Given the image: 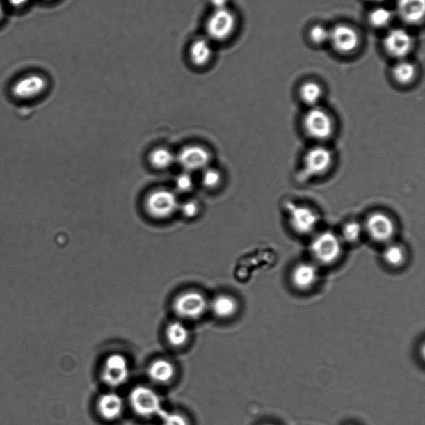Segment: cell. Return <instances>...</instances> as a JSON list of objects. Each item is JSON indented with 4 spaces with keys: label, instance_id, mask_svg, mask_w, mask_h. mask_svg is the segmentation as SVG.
I'll use <instances>...</instances> for the list:
<instances>
[{
    "label": "cell",
    "instance_id": "1",
    "mask_svg": "<svg viewBox=\"0 0 425 425\" xmlns=\"http://www.w3.org/2000/svg\"><path fill=\"white\" fill-rule=\"evenodd\" d=\"M310 250L313 259L321 265H332L342 255V239L332 232H323L313 239Z\"/></svg>",
    "mask_w": 425,
    "mask_h": 425
},
{
    "label": "cell",
    "instance_id": "2",
    "mask_svg": "<svg viewBox=\"0 0 425 425\" xmlns=\"http://www.w3.org/2000/svg\"><path fill=\"white\" fill-rule=\"evenodd\" d=\"M303 126L313 140L323 141L330 138L335 131L332 115L319 106H313L305 114Z\"/></svg>",
    "mask_w": 425,
    "mask_h": 425
},
{
    "label": "cell",
    "instance_id": "3",
    "mask_svg": "<svg viewBox=\"0 0 425 425\" xmlns=\"http://www.w3.org/2000/svg\"><path fill=\"white\" fill-rule=\"evenodd\" d=\"M237 26V19L229 8H214L205 24L208 40L224 42L233 35Z\"/></svg>",
    "mask_w": 425,
    "mask_h": 425
},
{
    "label": "cell",
    "instance_id": "4",
    "mask_svg": "<svg viewBox=\"0 0 425 425\" xmlns=\"http://www.w3.org/2000/svg\"><path fill=\"white\" fill-rule=\"evenodd\" d=\"M333 164V154L328 148L316 145L307 150L303 160L300 180L319 177L328 173Z\"/></svg>",
    "mask_w": 425,
    "mask_h": 425
},
{
    "label": "cell",
    "instance_id": "5",
    "mask_svg": "<svg viewBox=\"0 0 425 425\" xmlns=\"http://www.w3.org/2000/svg\"><path fill=\"white\" fill-rule=\"evenodd\" d=\"M286 209L289 224L296 233L308 235L314 232L319 223V216L308 206L287 202Z\"/></svg>",
    "mask_w": 425,
    "mask_h": 425
},
{
    "label": "cell",
    "instance_id": "6",
    "mask_svg": "<svg viewBox=\"0 0 425 425\" xmlns=\"http://www.w3.org/2000/svg\"><path fill=\"white\" fill-rule=\"evenodd\" d=\"M132 409L143 417H150L161 414L163 410L158 394L147 386H136L130 394Z\"/></svg>",
    "mask_w": 425,
    "mask_h": 425
},
{
    "label": "cell",
    "instance_id": "7",
    "mask_svg": "<svg viewBox=\"0 0 425 425\" xmlns=\"http://www.w3.org/2000/svg\"><path fill=\"white\" fill-rule=\"evenodd\" d=\"M363 227L369 237L380 243L390 241L396 230L392 218L387 214L379 211L371 214Z\"/></svg>",
    "mask_w": 425,
    "mask_h": 425
},
{
    "label": "cell",
    "instance_id": "8",
    "mask_svg": "<svg viewBox=\"0 0 425 425\" xmlns=\"http://www.w3.org/2000/svg\"><path fill=\"white\" fill-rule=\"evenodd\" d=\"M48 85L44 76L38 74L26 75L13 85L12 94L19 101L35 100L45 93Z\"/></svg>",
    "mask_w": 425,
    "mask_h": 425
},
{
    "label": "cell",
    "instance_id": "9",
    "mask_svg": "<svg viewBox=\"0 0 425 425\" xmlns=\"http://www.w3.org/2000/svg\"><path fill=\"white\" fill-rule=\"evenodd\" d=\"M145 208L150 216L162 220L173 216L178 208V201L174 193L167 190H157L147 196Z\"/></svg>",
    "mask_w": 425,
    "mask_h": 425
},
{
    "label": "cell",
    "instance_id": "10",
    "mask_svg": "<svg viewBox=\"0 0 425 425\" xmlns=\"http://www.w3.org/2000/svg\"><path fill=\"white\" fill-rule=\"evenodd\" d=\"M207 300L198 291H186L178 296L173 304L176 314L183 319H196L204 314Z\"/></svg>",
    "mask_w": 425,
    "mask_h": 425
},
{
    "label": "cell",
    "instance_id": "11",
    "mask_svg": "<svg viewBox=\"0 0 425 425\" xmlns=\"http://www.w3.org/2000/svg\"><path fill=\"white\" fill-rule=\"evenodd\" d=\"M128 376L129 367L125 356L121 354L107 356L102 371L105 384L111 387H118L127 382Z\"/></svg>",
    "mask_w": 425,
    "mask_h": 425
},
{
    "label": "cell",
    "instance_id": "12",
    "mask_svg": "<svg viewBox=\"0 0 425 425\" xmlns=\"http://www.w3.org/2000/svg\"><path fill=\"white\" fill-rule=\"evenodd\" d=\"M384 46L386 51L392 57L405 58L413 47V38L406 30L394 29L386 34Z\"/></svg>",
    "mask_w": 425,
    "mask_h": 425
},
{
    "label": "cell",
    "instance_id": "13",
    "mask_svg": "<svg viewBox=\"0 0 425 425\" xmlns=\"http://www.w3.org/2000/svg\"><path fill=\"white\" fill-rule=\"evenodd\" d=\"M319 278V270L316 264L305 262L296 265L291 273L290 282L295 289L300 291L311 290Z\"/></svg>",
    "mask_w": 425,
    "mask_h": 425
},
{
    "label": "cell",
    "instance_id": "14",
    "mask_svg": "<svg viewBox=\"0 0 425 425\" xmlns=\"http://www.w3.org/2000/svg\"><path fill=\"white\" fill-rule=\"evenodd\" d=\"M330 40L335 49L343 54L353 51L359 45V37L354 29L346 25H338L330 32Z\"/></svg>",
    "mask_w": 425,
    "mask_h": 425
},
{
    "label": "cell",
    "instance_id": "15",
    "mask_svg": "<svg viewBox=\"0 0 425 425\" xmlns=\"http://www.w3.org/2000/svg\"><path fill=\"white\" fill-rule=\"evenodd\" d=\"M179 161L187 170H200L209 164V154L200 145H189L180 152Z\"/></svg>",
    "mask_w": 425,
    "mask_h": 425
},
{
    "label": "cell",
    "instance_id": "16",
    "mask_svg": "<svg viewBox=\"0 0 425 425\" xmlns=\"http://www.w3.org/2000/svg\"><path fill=\"white\" fill-rule=\"evenodd\" d=\"M188 54L193 66L205 67L209 65L214 57L212 42L208 38H198L191 42Z\"/></svg>",
    "mask_w": 425,
    "mask_h": 425
},
{
    "label": "cell",
    "instance_id": "17",
    "mask_svg": "<svg viewBox=\"0 0 425 425\" xmlns=\"http://www.w3.org/2000/svg\"><path fill=\"white\" fill-rule=\"evenodd\" d=\"M124 408L122 399L115 393L103 394L97 402V410L103 419L114 420L122 415Z\"/></svg>",
    "mask_w": 425,
    "mask_h": 425
},
{
    "label": "cell",
    "instance_id": "18",
    "mask_svg": "<svg viewBox=\"0 0 425 425\" xmlns=\"http://www.w3.org/2000/svg\"><path fill=\"white\" fill-rule=\"evenodd\" d=\"M398 10L406 23L418 24L424 18L425 0H399Z\"/></svg>",
    "mask_w": 425,
    "mask_h": 425
},
{
    "label": "cell",
    "instance_id": "19",
    "mask_svg": "<svg viewBox=\"0 0 425 425\" xmlns=\"http://www.w3.org/2000/svg\"><path fill=\"white\" fill-rule=\"evenodd\" d=\"M148 375L157 383H167L174 377L175 367L169 360L159 359L150 364Z\"/></svg>",
    "mask_w": 425,
    "mask_h": 425
},
{
    "label": "cell",
    "instance_id": "20",
    "mask_svg": "<svg viewBox=\"0 0 425 425\" xmlns=\"http://www.w3.org/2000/svg\"><path fill=\"white\" fill-rule=\"evenodd\" d=\"M237 300L227 295H220L213 300L212 310L220 319H227L238 312Z\"/></svg>",
    "mask_w": 425,
    "mask_h": 425
},
{
    "label": "cell",
    "instance_id": "21",
    "mask_svg": "<svg viewBox=\"0 0 425 425\" xmlns=\"http://www.w3.org/2000/svg\"><path fill=\"white\" fill-rule=\"evenodd\" d=\"M385 263L392 268H401L406 261V252L400 244H389L382 253Z\"/></svg>",
    "mask_w": 425,
    "mask_h": 425
},
{
    "label": "cell",
    "instance_id": "22",
    "mask_svg": "<svg viewBox=\"0 0 425 425\" xmlns=\"http://www.w3.org/2000/svg\"><path fill=\"white\" fill-rule=\"evenodd\" d=\"M323 95V90L319 83L315 81H307L302 85L300 88V99L312 107L316 106Z\"/></svg>",
    "mask_w": 425,
    "mask_h": 425
},
{
    "label": "cell",
    "instance_id": "23",
    "mask_svg": "<svg viewBox=\"0 0 425 425\" xmlns=\"http://www.w3.org/2000/svg\"><path fill=\"white\" fill-rule=\"evenodd\" d=\"M166 334L170 344L175 347L184 346L189 338V330L186 326L179 321H174L167 326Z\"/></svg>",
    "mask_w": 425,
    "mask_h": 425
},
{
    "label": "cell",
    "instance_id": "24",
    "mask_svg": "<svg viewBox=\"0 0 425 425\" xmlns=\"http://www.w3.org/2000/svg\"><path fill=\"white\" fill-rule=\"evenodd\" d=\"M150 164L158 170L168 168L174 161L173 154L168 149L158 147L152 150L150 154Z\"/></svg>",
    "mask_w": 425,
    "mask_h": 425
},
{
    "label": "cell",
    "instance_id": "25",
    "mask_svg": "<svg viewBox=\"0 0 425 425\" xmlns=\"http://www.w3.org/2000/svg\"><path fill=\"white\" fill-rule=\"evenodd\" d=\"M415 74L416 70L413 64L406 61L398 63L393 70L394 79L402 85L411 83L415 79Z\"/></svg>",
    "mask_w": 425,
    "mask_h": 425
},
{
    "label": "cell",
    "instance_id": "26",
    "mask_svg": "<svg viewBox=\"0 0 425 425\" xmlns=\"http://www.w3.org/2000/svg\"><path fill=\"white\" fill-rule=\"evenodd\" d=\"M364 227L358 221L347 222L342 230V239L348 243H355L362 238Z\"/></svg>",
    "mask_w": 425,
    "mask_h": 425
},
{
    "label": "cell",
    "instance_id": "27",
    "mask_svg": "<svg viewBox=\"0 0 425 425\" xmlns=\"http://www.w3.org/2000/svg\"><path fill=\"white\" fill-rule=\"evenodd\" d=\"M369 19L374 27L384 28L392 21V14L387 8L380 7L371 11Z\"/></svg>",
    "mask_w": 425,
    "mask_h": 425
},
{
    "label": "cell",
    "instance_id": "28",
    "mask_svg": "<svg viewBox=\"0 0 425 425\" xmlns=\"http://www.w3.org/2000/svg\"><path fill=\"white\" fill-rule=\"evenodd\" d=\"M222 175L216 169H208L202 176V184L208 189L216 188L221 183Z\"/></svg>",
    "mask_w": 425,
    "mask_h": 425
},
{
    "label": "cell",
    "instance_id": "29",
    "mask_svg": "<svg viewBox=\"0 0 425 425\" xmlns=\"http://www.w3.org/2000/svg\"><path fill=\"white\" fill-rule=\"evenodd\" d=\"M160 416L163 425H190L184 416L178 413H169L163 410Z\"/></svg>",
    "mask_w": 425,
    "mask_h": 425
},
{
    "label": "cell",
    "instance_id": "30",
    "mask_svg": "<svg viewBox=\"0 0 425 425\" xmlns=\"http://www.w3.org/2000/svg\"><path fill=\"white\" fill-rule=\"evenodd\" d=\"M310 37L315 44L323 45L330 40V31L323 26L316 25L311 29Z\"/></svg>",
    "mask_w": 425,
    "mask_h": 425
},
{
    "label": "cell",
    "instance_id": "31",
    "mask_svg": "<svg viewBox=\"0 0 425 425\" xmlns=\"http://www.w3.org/2000/svg\"><path fill=\"white\" fill-rule=\"evenodd\" d=\"M175 184L179 191L187 192L193 187V179L190 175L184 173L178 176Z\"/></svg>",
    "mask_w": 425,
    "mask_h": 425
},
{
    "label": "cell",
    "instance_id": "32",
    "mask_svg": "<svg viewBox=\"0 0 425 425\" xmlns=\"http://www.w3.org/2000/svg\"><path fill=\"white\" fill-rule=\"evenodd\" d=\"M182 211L184 217L191 218H194L199 213V206L196 202L187 201L182 206Z\"/></svg>",
    "mask_w": 425,
    "mask_h": 425
},
{
    "label": "cell",
    "instance_id": "33",
    "mask_svg": "<svg viewBox=\"0 0 425 425\" xmlns=\"http://www.w3.org/2000/svg\"><path fill=\"white\" fill-rule=\"evenodd\" d=\"M214 8H226L227 0H212Z\"/></svg>",
    "mask_w": 425,
    "mask_h": 425
},
{
    "label": "cell",
    "instance_id": "34",
    "mask_svg": "<svg viewBox=\"0 0 425 425\" xmlns=\"http://www.w3.org/2000/svg\"><path fill=\"white\" fill-rule=\"evenodd\" d=\"M29 0H10V3L13 6L21 7L29 3Z\"/></svg>",
    "mask_w": 425,
    "mask_h": 425
},
{
    "label": "cell",
    "instance_id": "35",
    "mask_svg": "<svg viewBox=\"0 0 425 425\" xmlns=\"http://www.w3.org/2000/svg\"><path fill=\"white\" fill-rule=\"evenodd\" d=\"M4 16V8L2 0H0V21H1Z\"/></svg>",
    "mask_w": 425,
    "mask_h": 425
},
{
    "label": "cell",
    "instance_id": "36",
    "mask_svg": "<svg viewBox=\"0 0 425 425\" xmlns=\"http://www.w3.org/2000/svg\"><path fill=\"white\" fill-rule=\"evenodd\" d=\"M373 2H383L385 0H371Z\"/></svg>",
    "mask_w": 425,
    "mask_h": 425
},
{
    "label": "cell",
    "instance_id": "37",
    "mask_svg": "<svg viewBox=\"0 0 425 425\" xmlns=\"http://www.w3.org/2000/svg\"><path fill=\"white\" fill-rule=\"evenodd\" d=\"M265 425H273V424H265Z\"/></svg>",
    "mask_w": 425,
    "mask_h": 425
}]
</instances>
